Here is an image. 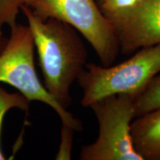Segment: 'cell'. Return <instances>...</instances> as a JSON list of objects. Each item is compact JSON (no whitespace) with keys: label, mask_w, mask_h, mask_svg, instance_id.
Here are the masks:
<instances>
[{"label":"cell","mask_w":160,"mask_h":160,"mask_svg":"<svg viewBox=\"0 0 160 160\" xmlns=\"http://www.w3.org/2000/svg\"><path fill=\"white\" fill-rule=\"evenodd\" d=\"M21 11L33 36L44 86L68 109L72 102L70 88L86 65L85 45L78 31L68 24L53 18L40 19L29 6H23Z\"/></svg>","instance_id":"1"},{"label":"cell","mask_w":160,"mask_h":160,"mask_svg":"<svg viewBox=\"0 0 160 160\" xmlns=\"http://www.w3.org/2000/svg\"><path fill=\"white\" fill-rule=\"evenodd\" d=\"M160 73V44L140 48L133 57L114 66L86 64L77 78L82 90L81 104L92 103L111 95L137 97Z\"/></svg>","instance_id":"2"},{"label":"cell","mask_w":160,"mask_h":160,"mask_svg":"<svg viewBox=\"0 0 160 160\" xmlns=\"http://www.w3.org/2000/svg\"><path fill=\"white\" fill-rule=\"evenodd\" d=\"M10 28V37L0 53V83L14 88L29 102L39 101L50 106L62 125L81 131V121L64 108L40 82L34 65V42L28 26L17 22Z\"/></svg>","instance_id":"3"},{"label":"cell","mask_w":160,"mask_h":160,"mask_svg":"<svg viewBox=\"0 0 160 160\" xmlns=\"http://www.w3.org/2000/svg\"><path fill=\"white\" fill-rule=\"evenodd\" d=\"M136 97L111 95L89 106L99 123V136L94 142L84 146L81 160H144L136 151L131 134L135 117Z\"/></svg>","instance_id":"4"},{"label":"cell","mask_w":160,"mask_h":160,"mask_svg":"<svg viewBox=\"0 0 160 160\" xmlns=\"http://www.w3.org/2000/svg\"><path fill=\"white\" fill-rule=\"evenodd\" d=\"M30 8L40 19L53 18L74 28L91 44L102 66L114 62L119 51L117 36L96 0H35Z\"/></svg>","instance_id":"5"},{"label":"cell","mask_w":160,"mask_h":160,"mask_svg":"<svg viewBox=\"0 0 160 160\" xmlns=\"http://www.w3.org/2000/svg\"><path fill=\"white\" fill-rule=\"evenodd\" d=\"M110 22L123 53L160 44V0H148L134 11Z\"/></svg>","instance_id":"6"},{"label":"cell","mask_w":160,"mask_h":160,"mask_svg":"<svg viewBox=\"0 0 160 160\" xmlns=\"http://www.w3.org/2000/svg\"><path fill=\"white\" fill-rule=\"evenodd\" d=\"M131 134L144 160H160V108L137 117L131 122Z\"/></svg>","instance_id":"7"},{"label":"cell","mask_w":160,"mask_h":160,"mask_svg":"<svg viewBox=\"0 0 160 160\" xmlns=\"http://www.w3.org/2000/svg\"><path fill=\"white\" fill-rule=\"evenodd\" d=\"M160 108V74L151 80L135 99V117H138Z\"/></svg>","instance_id":"8"},{"label":"cell","mask_w":160,"mask_h":160,"mask_svg":"<svg viewBox=\"0 0 160 160\" xmlns=\"http://www.w3.org/2000/svg\"><path fill=\"white\" fill-rule=\"evenodd\" d=\"M148 0H96L102 14L109 21L134 11Z\"/></svg>","instance_id":"9"},{"label":"cell","mask_w":160,"mask_h":160,"mask_svg":"<svg viewBox=\"0 0 160 160\" xmlns=\"http://www.w3.org/2000/svg\"><path fill=\"white\" fill-rule=\"evenodd\" d=\"M28 102L20 93H10L0 87V160H5V157L2 149V128L3 119L8 111L12 108H19L23 111H27L29 108Z\"/></svg>","instance_id":"10"},{"label":"cell","mask_w":160,"mask_h":160,"mask_svg":"<svg viewBox=\"0 0 160 160\" xmlns=\"http://www.w3.org/2000/svg\"><path fill=\"white\" fill-rule=\"evenodd\" d=\"M35 0H0V37L3 36L2 28L17 22V19L23 6L31 7Z\"/></svg>","instance_id":"11"},{"label":"cell","mask_w":160,"mask_h":160,"mask_svg":"<svg viewBox=\"0 0 160 160\" xmlns=\"http://www.w3.org/2000/svg\"><path fill=\"white\" fill-rule=\"evenodd\" d=\"M74 131V130L68 126L62 125L61 131V142L59 151L56 156V159H71Z\"/></svg>","instance_id":"12"},{"label":"cell","mask_w":160,"mask_h":160,"mask_svg":"<svg viewBox=\"0 0 160 160\" xmlns=\"http://www.w3.org/2000/svg\"><path fill=\"white\" fill-rule=\"evenodd\" d=\"M7 41L8 38L5 37L4 36L0 37V53H1L2 51L4 49V48H5L6 43H7Z\"/></svg>","instance_id":"13"}]
</instances>
